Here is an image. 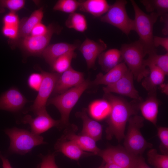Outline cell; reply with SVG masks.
Masks as SVG:
<instances>
[{
    "mask_svg": "<svg viewBox=\"0 0 168 168\" xmlns=\"http://www.w3.org/2000/svg\"><path fill=\"white\" fill-rule=\"evenodd\" d=\"M105 96L111 106L105 130L106 137L109 140L114 136L119 142L124 138L126 125L129 118L136 115L138 104L129 103L111 93L105 94Z\"/></svg>",
    "mask_w": 168,
    "mask_h": 168,
    "instance_id": "cell-1",
    "label": "cell"
},
{
    "mask_svg": "<svg viewBox=\"0 0 168 168\" xmlns=\"http://www.w3.org/2000/svg\"><path fill=\"white\" fill-rule=\"evenodd\" d=\"M130 1L135 14L134 31L139 36L138 41L146 55L156 53L153 43V27L159 17L154 13L147 14L139 7L134 1Z\"/></svg>",
    "mask_w": 168,
    "mask_h": 168,
    "instance_id": "cell-2",
    "label": "cell"
},
{
    "mask_svg": "<svg viewBox=\"0 0 168 168\" xmlns=\"http://www.w3.org/2000/svg\"><path fill=\"white\" fill-rule=\"evenodd\" d=\"M120 50L122 59L137 81H141L148 76L149 70L144 64V58L146 55L138 40L123 44Z\"/></svg>",
    "mask_w": 168,
    "mask_h": 168,
    "instance_id": "cell-3",
    "label": "cell"
},
{
    "mask_svg": "<svg viewBox=\"0 0 168 168\" xmlns=\"http://www.w3.org/2000/svg\"><path fill=\"white\" fill-rule=\"evenodd\" d=\"M4 132L10 140L9 151L19 154H26L34 147L46 143L42 136L26 129L13 127Z\"/></svg>",
    "mask_w": 168,
    "mask_h": 168,
    "instance_id": "cell-4",
    "label": "cell"
},
{
    "mask_svg": "<svg viewBox=\"0 0 168 168\" xmlns=\"http://www.w3.org/2000/svg\"><path fill=\"white\" fill-rule=\"evenodd\" d=\"M90 85L88 80H84L78 85L49 100L48 104L54 105L61 114L60 125H67L68 124L69 116L71 111Z\"/></svg>",
    "mask_w": 168,
    "mask_h": 168,
    "instance_id": "cell-5",
    "label": "cell"
},
{
    "mask_svg": "<svg viewBox=\"0 0 168 168\" xmlns=\"http://www.w3.org/2000/svg\"><path fill=\"white\" fill-rule=\"evenodd\" d=\"M144 118L137 115L131 116L128 122L127 133L124 137V148L130 153L140 156L153 145L147 142L142 134L140 129L144 125Z\"/></svg>",
    "mask_w": 168,
    "mask_h": 168,
    "instance_id": "cell-6",
    "label": "cell"
},
{
    "mask_svg": "<svg viewBox=\"0 0 168 168\" xmlns=\"http://www.w3.org/2000/svg\"><path fill=\"white\" fill-rule=\"evenodd\" d=\"M127 2L124 0H116L101 17L100 21L117 28L128 35L131 31L134 30L135 24L134 20L130 18L127 13Z\"/></svg>",
    "mask_w": 168,
    "mask_h": 168,
    "instance_id": "cell-7",
    "label": "cell"
},
{
    "mask_svg": "<svg viewBox=\"0 0 168 168\" xmlns=\"http://www.w3.org/2000/svg\"><path fill=\"white\" fill-rule=\"evenodd\" d=\"M97 156L106 163H112L123 168H136L140 156L134 155L120 146L101 150Z\"/></svg>",
    "mask_w": 168,
    "mask_h": 168,
    "instance_id": "cell-8",
    "label": "cell"
},
{
    "mask_svg": "<svg viewBox=\"0 0 168 168\" xmlns=\"http://www.w3.org/2000/svg\"><path fill=\"white\" fill-rule=\"evenodd\" d=\"M43 80L38 91V94L30 110L36 115L40 112L46 110V105L51 93L53 92L60 74L50 73L40 69Z\"/></svg>",
    "mask_w": 168,
    "mask_h": 168,
    "instance_id": "cell-9",
    "label": "cell"
},
{
    "mask_svg": "<svg viewBox=\"0 0 168 168\" xmlns=\"http://www.w3.org/2000/svg\"><path fill=\"white\" fill-rule=\"evenodd\" d=\"M133 79V74L128 69L126 73L118 81L104 87L103 90L105 94L116 93L141 102L142 99L135 87Z\"/></svg>",
    "mask_w": 168,
    "mask_h": 168,
    "instance_id": "cell-10",
    "label": "cell"
},
{
    "mask_svg": "<svg viewBox=\"0 0 168 168\" xmlns=\"http://www.w3.org/2000/svg\"><path fill=\"white\" fill-rule=\"evenodd\" d=\"M36 117L33 118L30 115L25 116L22 119L24 124H29L31 132L36 134H40L54 127L60 125V120H55L48 114L46 110L39 113Z\"/></svg>",
    "mask_w": 168,
    "mask_h": 168,
    "instance_id": "cell-11",
    "label": "cell"
},
{
    "mask_svg": "<svg viewBox=\"0 0 168 168\" xmlns=\"http://www.w3.org/2000/svg\"><path fill=\"white\" fill-rule=\"evenodd\" d=\"M48 26V31L44 35L37 36L29 35L22 38L21 46L27 52L32 54H42L49 45L53 34L56 31L53 24H50Z\"/></svg>",
    "mask_w": 168,
    "mask_h": 168,
    "instance_id": "cell-12",
    "label": "cell"
},
{
    "mask_svg": "<svg viewBox=\"0 0 168 168\" xmlns=\"http://www.w3.org/2000/svg\"><path fill=\"white\" fill-rule=\"evenodd\" d=\"M107 47L106 44L100 39L95 41L86 38L79 49L86 60L88 68H90L94 66L97 58Z\"/></svg>",
    "mask_w": 168,
    "mask_h": 168,
    "instance_id": "cell-13",
    "label": "cell"
},
{
    "mask_svg": "<svg viewBox=\"0 0 168 168\" xmlns=\"http://www.w3.org/2000/svg\"><path fill=\"white\" fill-rule=\"evenodd\" d=\"M83 73L74 69L71 66L60 74L56 84L53 93L60 94L77 86L84 81Z\"/></svg>",
    "mask_w": 168,
    "mask_h": 168,
    "instance_id": "cell-14",
    "label": "cell"
},
{
    "mask_svg": "<svg viewBox=\"0 0 168 168\" xmlns=\"http://www.w3.org/2000/svg\"><path fill=\"white\" fill-rule=\"evenodd\" d=\"M27 102L17 89L12 88L0 96V110L17 112L22 109Z\"/></svg>",
    "mask_w": 168,
    "mask_h": 168,
    "instance_id": "cell-15",
    "label": "cell"
},
{
    "mask_svg": "<svg viewBox=\"0 0 168 168\" xmlns=\"http://www.w3.org/2000/svg\"><path fill=\"white\" fill-rule=\"evenodd\" d=\"M148 95L145 101H142L138 104V109L143 118L156 126L159 105V102L157 98L156 91L149 92Z\"/></svg>",
    "mask_w": 168,
    "mask_h": 168,
    "instance_id": "cell-16",
    "label": "cell"
},
{
    "mask_svg": "<svg viewBox=\"0 0 168 168\" xmlns=\"http://www.w3.org/2000/svg\"><path fill=\"white\" fill-rule=\"evenodd\" d=\"M77 44L60 42L48 45L41 54L50 66L60 56L69 52L74 51L78 48Z\"/></svg>",
    "mask_w": 168,
    "mask_h": 168,
    "instance_id": "cell-17",
    "label": "cell"
},
{
    "mask_svg": "<svg viewBox=\"0 0 168 168\" xmlns=\"http://www.w3.org/2000/svg\"><path fill=\"white\" fill-rule=\"evenodd\" d=\"M77 115L83 121V128L81 134L88 136L96 142L101 138L103 128L102 125L97 121L90 118L85 110L77 112Z\"/></svg>",
    "mask_w": 168,
    "mask_h": 168,
    "instance_id": "cell-18",
    "label": "cell"
},
{
    "mask_svg": "<svg viewBox=\"0 0 168 168\" xmlns=\"http://www.w3.org/2000/svg\"><path fill=\"white\" fill-rule=\"evenodd\" d=\"M55 148L57 152H61L69 158L76 161L85 156L93 155L92 153L84 152L72 141L66 140L62 138L57 141Z\"/></svg>",
    "mask_w": 168,
    "mask_h": 168,
    "instance_id": "cell-19",
    "label": "cell"
},
{
    "mask_svg": "<svg viewBox=\"0 0 168 168\" xmlns=\"http://www.w3.org/2000/svg\"><path fill=\"white\" fill-rule=\"evenodd\" d=\"M128 68L124 62L120 63L106 73H100L93 82L96 85H104L108 86L116 82L128 71Z\"/></svg>",
    "mask_w": 168,
    "mask_h": 168,
    "instance_id": "cell-20",
    "label": "cell"
},
{
    "mask_svg": "<svg viewBox=\"0 0 168 168\" xmlns=\"http://www.w3.org/2000/svg\"><path fill=\"white\" fill-rule=\"evenodd\" d=\"M149 72L145 77L142 85L148 92L156 91L157 87L164 83L166 75L159 68L152 64L147 66Z\"/></svg>",
    "mask_w": 168,
    "mask_h": 168,
    "instance_id": "cell-21",
    "label": "cell"
},
{
    "mask_svg": "<svg viewBox=\"0 0 168 168\" xmlns=\"http://www.w3.org/2000/svg\"><path fill=\"white\" fill-rule=\"evenodd\" d=\"M140 2L147 12L160 16L164 24H168V0H141Z\"/></svg>",
    "mask_w": 168,
    "mask_h": 168,
    "instance_id": "cell-22",
    "label": "cell"
},
{
    "mask_svg": "<svg viewBox=\"0 0 168 168\" xmlns=\"http://www.w3.org/2000/svg\"><path fill=\"white\" fill-rule=\"evenodd\" d=\"M62 138L66 140L72 141L84 151L91 152L93 155H98L101 150L96 145V142L86 135H78L70 133Z\"/></svg>",
    "mask_w": 168,
    "mask_h": 168,
    "instance_id": "cell-23",
    "label": "cell"
},
{
    "mask_svg": "<svg viewBox=\"0 0 168 168\" xmlns=\"http://www.w3.org/2000/svg\"><path fill=\"white\" fill-rule=\"evenodd\" d=\"M110 6L105 0H86L80 1L79 10L96 17L105 13Z\"/></svg>",
    "mask_w": 168,
    "mask_h": 168,
    "instance_id": "cell-24",
    "label": "cell"
},
{
    "mask_svg": "<svg viewBox=\"0 0 168 168\" xmlns=\"http://www.w3.org/2000/svg\"><path fill=\"white\" fill-rule=\"evenodd\" d=\"M98 58L99 64L106 72L120 63L122 59L120 50L114 48L103 52Z\"/></svg>",
    "mask_w": 168,
    "mask_h": 168,
    "instance_id": "cell-25",
    "label": "cell"
},
{
    "mask_svg": "<svg viewBox=\"0 0 168 168\" xmlns=\"http://www.w3.org/2000/svg\"><path fill=\"white\" fill-rule=\"evenodd\" d=\"M43 9L42 7L34 11L19 26L18 37L23 38L30 35L34 27L41 22L44 16Z\"/></svg>",
    "mask_w": 168,
    "mask_h": 168,
    "instance_id": "cell-26",
    "label": "cell"
},
{
    "mask_svg": "<svg viewBox=\"0 0 168 168\" xmlns=\"http://www.w3.org/2000/svg\"><path fill=\"white\" fill-rule=\"evenodd\" d=\"M111 110L110 102L106 99L95 100L89 105V112L95 119L100 120L108 117Z\"/></svg>",
    "mask_w": 168,
    "mask_h": 168,
    "instance_id": "cell-27",
    "label": "cell"
},
{
    "mask_svg": "<svg viewBox=\"0 0 168 168\" xmlns=\"http://www.w3.org/2000/svg\"><path fill=\"white\" fill-rule=\"evenodd\" d=\"M65 24L68 28L80 32H84L87 29V21L85 16L76 12L70 14Z\"/></svg>",
    "mask_w": 168,
    "mask_h": 168,
    "instance_id": "cell-28",
    "label": "cell"
},
{
    "mask_svg": "<svg viewBox=\"0 0 168 168\" xmlns=\"http://www.w3.org/2000/svg\"><path fill=\"white\" fill-rule=\"evenodd\" d=\"M76 56L74 51L69 52L57 58L51 66L54 71L61 74L71 67L72 61Z\"/></svg>",
    "mask_w": 168,
    "mask_h": 168,
    "instance_id": "cell-29",
    "label": "cell"
},
{
    "mask_svg": "<svg viewBox=\"0 0 168 168\" xmlns=\"http://www.w3.org/2000/svg\"><path fill=\"white\" fill-rule=\"evenodd\" d=\"M147 59H144L146 67L150 64L153 65L161 69L166 75L168 74V53L158 55L156 53L148 55Z\"/></svg>",
    "mask_w": 168,
    "mask_h": 168,
    "instance_id": "cell-30",
    "label": "cell"
},
{
    "mask_svg": "<svg viewBox=\"0 0 168 168\" xmlns=\"http://www.w3.org/2000/svg\"><path fill=\"white\" fill-rule=\"evenodd\" d=\"M147 156L148 162L155 168H168V155L159 154L156 149L152 148Z\"/></svg>",
    "mask_w": 168,
    "mask_h": 168,
    "instance_id": "cell-31",
    "label": "cell"
},
{
    "mask_svg": "<svg viewBox=\"0 0 168 168\" xmlns=\"http://www.w3.org/2000/svg\"><path fill=\"white\" fill-rule=\"evenodd\" d=\"M80 4V1L59 0L55 4L53 9L71 14L79 8Z\"/></svg>",
    "mask_w": 168,
    "mask_h": 168,
    "instance_id": "cell-32",
    "label": "cell"
},
{
    "mask_svg": "<svg viewBox=\"0 0 168 168\" xmlns=\"http://www.w3.org/2000/svg\"><path fill=\"white\" fill-rule=\"evenodd\" d=\"M157 136L161 141L159 148L162 154L168 155V128L166 127L157 128Z\"/></svg>",
    "mask_w": 168,
    "mask_h": 168,
    "instance_id": "cell-33",
    "label": "cell"
},
{
    "mask_svg": "<svg viewBox=\"0 0 168 168\" xmlns=\"http://www.w3.org/2000/svg\"><path fill=\"white\" fill-rule=\"evenodd\" d=\"M3 7L15 12L22 8L24 6L25 1L23 0H3L0 1Z\"/></svg>",
    "mask_w": 168,
    "mask_h": 168,
    "instance_id": "cell-34",
    "label": "cell"
},
{
    "mask_svg": "<svg viewBox=\"0 0 168 168\" xmlns=\"http://www.w3.org/2000/svg\"><path fill=\"white\" fill-rule=\"evenodd\" d=\"M43 80L41 73H33L29 77L27 83L29 87L33 90L38 91Z\"/></svg>",
    "mask_w": 168,
    "mask_h": 168,
    "instance_id": "cell-35",
    "label": "cell"
},
{
    "mask_svg": "<svg viewBox=\"0 0 168 168\" xmlns=\"http://www.w3.org/2000/svg\"><path fill=\"white\" fill-rule=\"evenodd\" d=\"M3 26L19 27V20L15 12H10L3 18Z\"/></svg>",
    "mask_w": 168,
    "mask_h": 168,
    "instance_id": "cell-36",
    "label": "cell"
},
{
    "mask_svg": "<svg viewBox=\"0 0 168 168\" xmlns=\"http://www.w3.org/2000/svg\"><path fill=\"white\" fill-rule=\"evenodd\" d=\"M42 162L39 168H58L55 161L54 153L42 156Z\"/></svg>",
    "mask_w": 168,
    "mask_h": 168,
    "instance_id": "cell-37",
    "label": "cell"
},
{
    "mask_svg": "<svg viewBox=\"0 0 168 168\" xmlns=\"http://www.w3.org/2000/svg\"><path fill=\"white\" fill-rule=\"evenodd\" d=\"M19 27L3 26L2 32L5 36L11 39H15L18 36Z\"/></svg>",
    "mask_w": 168,
    "mask_h": 168,
    "instance_id": "cell-38",
    "label": "cell"
},
{
    "mask_svg": "<svg viewBox=\"0 0 168 168\" xmlns=\"http://www.w3.org/2000/svg\"><path fill=\"white\" fill-rule=\"evenodd\" d=\"M48 30V26H46L41 22L36 25L32 29L30 35L33 36H37L45 34Z\"/></svg>",
    "mask_w": 168,
    "mask_h": 168,
    "instance_id": "cell-39",
    "label": "cell"
},
{
    "mask_svg": "<svg viewBox=\"0 0 168 168\" xmlns=\"http://www.w3.org/2000/svg\"><path fill=\"white\" fill-rule=\"evenodd\" d=\"M153 43L154 47H156L161 46L167 51H168V38L154 36Z\"/></svg>",
    "mask_w": 168,
    "mask_h": 168,
    "instance_id": "cell-40",
    "label": "cell"
},
{
    "mask_svg": "<svg viewBox=\"0 0 168 168\" xmlns=\"http://www.w3.org/2000/svg\"><path fill=\"white\" fill-rule=\"evenodd\" d=\"M136 168H152L146 163L145 159L142 155L140 156Z\"/></svg>",
    "mask_w": 168,
    "mask_h": 168,
    "instance_id": "cell-41",
    "label": "cell"
},
{
    "mask_svg": "<svg viewBox=\"0 0 168 168\" xmlns=\"http://www.w3.org/2000/svg\"><path fill=\"white\" fill-rule=\"evenodd\" d=\"M0 158L2 162V168H12L8 159L0 154Z\"/></svg>",
    "mask_w": 168,
    "mask_h": 168,
    "instance_id": "cell-42",
    "label": "cell"
},
{
    "mask_svg": "<svg viewBox=\"0 0 168 168\" xmlns=\"http://www.w3.org/2000/svg\"><path fill=\"white\" fill-rule=\"evenodd\" d=\"M160 89L162 92L166 95L168 94V85L167 83H164L161 84L160 86Z\"/></svg>",
    "mask_w": 168,
    "mask_h": 168,
    "instance_id": "cell-43",
    "label": "cell"
},
{
    "mask_svg": "<svg viewBox=\"0 0 168 168\" xmlns=\"http://www.w3.org/2000/svg\"><path fill=\"white\" fill-rule=\"evenodd\" d=\"M104 166L105 168H123L117 165L110 163H106Z\"/></svg>",
    "mask_w": 168,
    "mask_h": 168,
    "instance_id": "cell-44",
    "label": "cell"
},
{
    "mask_svg": "<svg viewBox=\"0 0 168 168\" xmlns=\"http://www.w3.org/2000/svg\"><path fill=\"white\" fill-rule=\"evenodd\" d=\"M103 162H104L102 164V166H101V168H105V166H104V164L105 162L104 161H103Z\"/></svg>",
    "mask_w": 168,
    "mask_h": 168,
    "instance_id": "cell-45",
    "label": "cell"
},
{
    "mask_svg": "<svg viewBox=\"0 0 168 168\" xmlns=\"http://www.w3.org/2000/svg\"><path fill=\"white\" fill-rule=\"evenodd\" d=\"M101 166H102V165L98 168H101Z\"/></svg>",
    "mask_w": 168,
    "mask_h": 168,
    "instance_id": "cell-46",
    "label": "cell"
},
{
    "mask_svg": "<svg viewBox=\"0 0 168 168\" xmlns=\"http://www.w3.org/2000/svg\"><path fill=\"white\" fill-rule=\"evenodd\" d=\"M0 154H1V153H0Z\"/></svg>",
    "mask_w": 168,
    "mask_h": 168,
    "instance_id": "cell-47",
    "label": "cell"
}]
</instances>
